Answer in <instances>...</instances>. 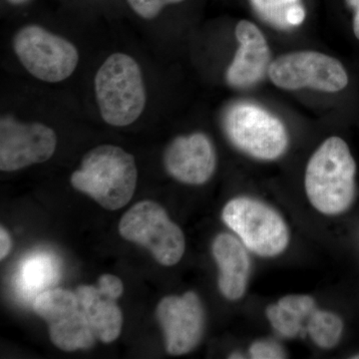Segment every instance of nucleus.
<instances>
[{
  "label": "nucleus",
  "instance_id": "cd10ccee",
  "mask_svg": "<svg viewBox=\"0 0 359 359\" xmlns=\"http://www.w3.org/2000/svg\"><path fill=\"white\" fill-rule=\"evenodd\" d=\"M353 358H354V359H359V354H356V355L353 356Z\"/></svg>",
  "mask_w": 359,
  "mask_h": 359
},
{
  "label": "nucleus",
  "instance_id": "4be33fe9",
  "mask_svg": "<svg viewBox=\"0 0 359 359\" xmlns=\"http://www.w3.org/2000/svg\"><path fill=\"white\" fill-rule=\"evenodd\" d=\"M97 287L102 290L104 294L110 295L117 299L123 294V283L118 276L113 275H103L98 280Z\"/></svg>",
  "mask_w": 359,
  "mask_h": 359
},
{
  "label": "nucleus",
  "instance_id": "1a4fd4ad",
  "mask_svg": "<svg viewBox=\"0 0 359 359\" xmlns=\"http://www.w3.org/2000/svg\"><path fill=\"white\" fill-rule=\"evenodd\" d=\"M269 76L280 88H313L337 92L346 88L348 76L339 60L313 51L292 52L271 63Z\"/></svg>",
  "mask_w": 359,
  "mask_h": 359
},
{
  "label": "nucleus",
  "instance_id": "412c9836",
  "mask_svg": "<svg viewBox=\"0 0 359 359\" xmlns=\"http://www.w3.org/2000/svg\"><path fill=\"white\" fill-rule=\"evenodd\" d=\"M250 358L254 359H283L287 358L285 349L280 344L271 340H259L250 347Z\"/></svg>",
  "mask_w": 359,
  "mask_h": 359
},
{
  "label": "nucleus",
  "instance_id": "39448f33",
  "mask_svg": "<svg viewBox=\"0 0 359 359\" xmlns=\"http://www.w3.org/2000/svg\"><path fill=\"white\" fill-rule=\"evenodd\" d=\"M119 231L125 240L150 250L156 261L163 266L178 264L185 252V236L181 228L153 201H142L125 212L120 221Z\"/></svg>",
  "mask_w": 359,
  "mask_h": 359
},
{
  "label": "nucleus",
  "instance_id": "a211bd4d",
  "mask_svg": "<svg viewBox=\"0 0 359 359\" xmlns=\"http://www.w3.org/2000/svg\"><path fill=\"white\" fill-rule=\"evenodd\" d=\"M306 330L316 346L334 348L341 339L344 321L337 314L316 309L309 318Z\"/></svg>",
  "mask_w": 359,
  "mask_h": 359
},
{
  "label": "nucleus",
  "instance_id": "9d476101",
  "mask_svg": "<svg viewBox=\"0 0 359 359\" xmlns=\"http://www.w3.org/2000/svg\"><path fill=\"white\" fill-rule=\"evenodd\" d=\"M57 136L41 123H21L11 116L0 121V169L13 172L50 159Z\"/></svg>",
  "mask_w": 359,
  "mask_h": 359
},
{
  "label": "nucleus",
  "instance_id": "9b49d317",
  "mask_svg": "<svg viewBox=\"0 0 359 359\" xmlns=\"http://www.w3.org/2000/svg\"><path fill=\"white\" fill-rule=\"evenodd\" d=\"M156 316L164 332L167 351L172 355L190 353L202 340L205 311L195 292L164 297L158 304Z\"/></svg>",
  "mask_w": 359,
  "mask_h": 359
},
{
  "label": "nucleus",
  "instance_id": "f8f14e48",
  "mask_svg": "<svg viewBox=\"0 0 359 359\" xmlns=\"http://www.w3.org/2000/svg\"><path fill=\"white\" fill-rule=\"evenodd\" d=\"M214 146L203 133L180 136L164 153L168 173L182 183L202 185L209 181L216 169Z\"/></svg>",
  "mask_w": 359,
  "mask_h": 359
},
{
  "label": "nucleus",
  "instance_id": "0eeeda50",
  "mask_svg": "<svg viewBox=\"0 0 359 359\" xmlns=\"http://www.w3.org/2000/svg\"><path fill=\"white\" fill-rule=\"evenodd\" d=\"M224 126L231 143L257 159H278L287 150L289 139L283 123L254 104L233 106Z\"/></svg>",
  "mask_w": 359,
  "mask_h": 359
},
{
  "label": "nucleus",
  "instance_id": "f03ea898",
  "mask_svg": "<svg viewBox=\"0 0 359 359\" xmlns=\"http://www.w3.org/2000/svg\"><path fill=\"white\" fill-rule=\"evenodd\" d=\"M137 180L133 156L118 146L101 145L86 153L81 167L71 176V184L104 209L116 211L132 199Z\"/></svg>",
  "mask_w": 359,
  "mask_h": 359
},
{
  "label": "nucleus",
  "instance_id": "7ed1b4c3",
  "mask_svg": "<svg viewBox=\"0 0 359 359\" xmlns=\"http://www.w3.org/2000/svg\"><path fill=\"white\" fill-rule=\"evenodd\" d=\"M95 92L101 116L112 126H128L145 109L147 97L140 67L126 54L106 59L95 76Z\"/></svg>",
  "mask_w": 359,
  "mask_h": 359
},
{
  "label": "nucleus",
  "instance_id": "20e7f679",
  "mask_svg": "<svg viewBox=\"0 0 359 359\" xmlns=\"http://www.w3.org/2000/svg\"><path fill=\"white\" fill-rule=\"evenodd\" d=\"M222 217L245 248L257 256H278L290 244V231L285 219L263 202L236 198L224 205Z\"/></svg>",
  "mask_w": 359,
  "mask_h": 359
},
{
  "label": "nucleus",
  "instance_id": "4468645a",
  "mask_svg": "<svg viewBox=\"0 0 359 359\" xmlns=\"http://www.w3.org/2000/svg\"><path fill=\"white\" fill-rule=\"evenodd\" d=\"M245 245L230 233H219L212 243V256L219 266V289L230 301L242 299L250 276V259Z\"/></svg>",
  "mask_w": 359,
  "mask_h": 359
},
{
  "label": "nucleus",
  "instance_id": "a878e982",
  "mask_svg": "<svg viewBox=\"0 0 359 359\" xmlns=\"http://www.w3.org/2000/svg\"><path fill=\"white\" fill-rule=\"evenodd\" d=\"M7 1L11 2V4L18 6V4H25V2L29 1V0H7Z\"/></svg>",
  "mask_w": 359,
  "mask_h": 359
},
{
  "label": "nucleus",
  "instance_id": "f257e3e1",
  "mask_svg": "<svg viewBox=\"0 0 359 359\" xmlns=\"http://www.w3.org/2000/svg\"><path fill=\"white\" fill-rule=\"evenodd\" d=\"M356 164L346 142L330 137L309 161L306 192L314 209L327 216L347 211L355 199Z\"/></svg>",
  "mask_w": 359,
  "mask_h": 359
},
{
  "label": "nucleus",
  "instance_id": "dca6fc26",
  "mask_svg": "<svg viewBox=\"0 0 359 359\" xmlns=\"http://www.w3.org/2000/svg\"><path fill=\"white\" fill-rule=\"evenodd\" d=\"M316 309V302L309 295H287L268 306L266 318L278 334L292 339L304 332V323Z\"/></svg>",
  "mask_w": 359,
  "mask_h": 359
},
{
  "label": "nucleus",
  "instance_id": "423d86ee",
  "mask_svg": "<svg viewBox=\"0 0 359 359\" xmlns=\"http://www.w3.org/2000/svg\"><path fill=\"white\" fill-rule=\"evenodd\" d=\"M13 44L26 70L42 81H63L76 69L79 60L76 47L39 25L21 28Z\"/></svg>",
  "mask_w": 359,
  "mask_h": 359
},
{
  "label": "nucleus",
  "instance_id": "bb28decb",
  "mask_svg": "<svg viewBox=\"0 0 359 359\" xmlns=\"http://www.w3.org/2000/svg\"><path fill=\"white\" fill-rule=\"evenodd\" d=\"M229 358H244L245 356L241 353H233V354H231V355L229 356Z\"/></svg>",
  "mask_w": 359,
  "mask_h": 359
},
{
  "label": "nucleus",
  "instance_id": "f3484780",
  "mask_svg": "<svg viewBox=\"0 0 359 359\" xmlns=\"http://www.w3.org/2000/svg\"><path fill=\"white\" fill-rule=\"evenodd\" d=\"M58 275L55 257L48 252H34L20 264L16 276V287L21 297L35 299L46 287L56 282Z\"/></svg>",
  "mask_w": 359,
  "mask_h": 359
},
{
  "label": "nucleus",
  "instance_id": "2eb2a0df",
  "mask_svg": "<svg viewBox=\"0 0 359 359\" xmlns=\"http://www.w3.org/2000/svg\"><path fill=\"white\" fill-rule=\"evenodd\" d=\"M76 294L96 339L105 344L117 339L123 325L122 311L116 302L117 299L93 285H80Z\"/></svg>",
  "mask_w": 359,
  "mask_h": 359
},
{
  "label": "nucleus",
  "instance_id": "b1692460",
  "mask_svg": "<svg viewBox=\"0 0 359 359\" xmlns=\"http://www.w3.org/2000/svg\"><path fill=\"white\" fill-rule=\"evenodd\" d=\"M13 247L11 236L7 233L6 229L1 226L0 229V259H4V257L11 252Z\"/></svg>",
  "mask_w": 359,
  "mask_h": 359
},
{
  "label": "nucleus",
  "instance_id": "6ab92c4d",
  "mask_svg": "<svg viewBox=\"0 0 359 359\" xmlns=\"http://www.w3.org/2000/svg\"><path fill=\"white\" fill-rule=\"evenodd\" d=\"M299 0H250L252 8L262 20L282 29H289L287 13Z\"/></svg>",
  "mask_w": 359,
  "mask_h": 359
},
{
  "label": "nucleus",
  "instance_id": "ddd939ff",
  "mask_svg": "<svg viewBox=\"0 0 359 359\" xmlns=\"http://www.w3.org/2000/svg\"><path fill=\"white\" fill-rule=\"evenodd\" d=\"M236 37L240 47L226 71V80L233 87L252 86L269 71L271 53L268 43L261 30L247 20L238 23Z\"/></svg>",
  "mask_w": 359,
  "mask_h": 359
},
{
  "label": "nucleus",
  "instance_id": "aec40b11",
  "mask_svg": "<svg viewBox=\"0 0 359 359\" xmlns=\"http://www.w3.org/2000/svg\"><path fill=\"white\" fill-rule=\"evenodd\" d=\"M135 13L145 20H153L162 9L170 4H180L184 0H127Z\"/></svg>",
  "mask_w": 359,
  "mask_h": 359
},
{
  "label": "nucleus",
  "instance_id": "393cba45",
  "mask_svg": "<svg viewBox=\"0 0 359 359\" xmlns=\"http://www.w3.org/2000/svg\"><path fill=\"white\" fill-rule=\"evenodd\" d=\"M347 4L354 11L353 32L359 39V0H347Z\"/></svg>",
  "mask_w": 359,
  "mask_h": 359
},
{
  "label": "nucleus",
  "instance_id": "5701e85b",
  "mask_svg": "<svg viewBox=\"0 0 359 359\" xmlns=\"http://www.w3.org/2000/svg\"><path fill=\"white\" fill-rule=\"evenodd\" d=\"M306 18V11L304 7L299 4H294L290 7V11L287 13V22L290 27H294L302 25V21Z\"/></svg>",
  "mask_w": 359,
  "mask_h": 359
},
{
  "label": "nucleus",
  "instance_id": "6e6552de",
  "mask_svg": "<svg viewBox=\"0 0 359 359\" xmlns=\"http://www.w3.org/2000/svg\"><path fill=\"white\" fill-rule=\"evenodd\" d=\"M32 304L35 313L48 323L51 341L58 348L75 351L93 346L97 339L76 292L63 289L45 290Z\"/></svg>",
  "mask_w": 359,
  "mask_h": 359
}]
</instances>
